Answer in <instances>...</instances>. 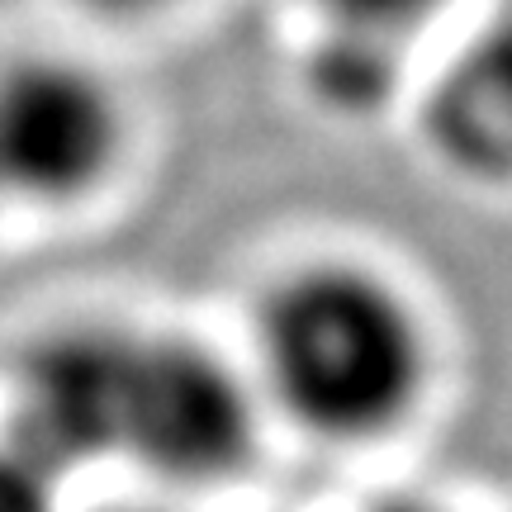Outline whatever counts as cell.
<instances>
[{
	"label": "cell",
	"instance_id": "cell-11",
	"mask_svg": "<svg viewBox=\"0 0 512 512\" xmlns=\"http://www.w3.org/2000/svg\"><path fill=\"white\" fill-rule=\"evenodd\" d=\"M5 204H10V200H5V185H0V209H5Z\"/></svg>",
	"mask_w": 512,
	"mask_h": 512
},
{
	"label": "cell",
	"instance_id": "cell-8",
	"mask_svg": "<svg viewBox=\"0 0 512 512\" xmlns=\"http://www.w3.org/2000/svg\"><path fill=\"white\" fill-rule=\"evenodd\" d=\"M62 479L0 427V512H57Z\"/></svg>",
	"mask_w": 512,
	"mask_h": 512
},
{
	"label": "cell",
	"instance_id": "cell-1",
	"mask_svg": "<svg viewBox=\"0 0 512 512\" xmlns=\"http://www.w3.org/2000/svg\"><path fill=\"white\" fill-rule=\"evenodd\" d=\"M256 389L299 437L361 451L408 432L437 380V332L418 294L366 256L313 252L252 304Z\"/></svg>",
	"mask_w": 512,
	"mask_h": 512
},
{
	"label": "cell",
	"instance_id": "cell-4",
	"mask_svg": "<svg viewBox=\"0 0 512 512\" xmlns=\"http://www.w3.org/2000/svg\"><path fill=\"white\" fill-rule=\"evenodd\" d=\"M138 332L114 318H62L38 328L10 361L0 427L62 484L124 465Z\"/></svg>",
	"mask_w": 512,
	"mask_h": 512
},
{
	"label": "cell",
	"instance_id": "cell-5",
	"mask_svg": "<svg viewBox=\"0 0 512 512\" xmlns=\"http://www.w3.org/2000/svg\"><path fill=\"white\" fill-rule=\"evenodd\" d=\"M422 138L456 181L512 190V0H494L437 72Z\"/></svg>",
	"mask_w": 512,
	"mask_h": 512
},
{
	"label": "cell",
	"instance_id": "cell-3",
	"mask_svg": "<svg viewBox=\"0 0 512 512\" xmlns=\"http://www.w3.org/2000/svg\"><path fill=\"white\" fill-rule=\"evenodd\" d=\"M133 110L100 62L67 48L0 57V185L10 204L72 214L128 162Z\"/></svg>",
	"mask_w": 512,
	"mask_h": 512
},
{
	"label": "cell",
	"instance_id": "cell-2",
	"mask_svg": "<svg viewBox=\"0 0 512 512\" xmlns=\"http://www.w3.org/2000/svg\"><path fill=\"white\" fill-rule=\"evenodd\" d=\"M271 408L247 361L200 332L143 328L128 389L124 465L166 489H228L261 456Z\"/></svg>",
	"mask_w": 512,
	"mask_h": 512
},
{
	"label": "cell",
	"instance_id": "cell-10",
	"mask_svg": "<svg viewBox=\"0 0 512 512\" xmlns=\"http://www.w3.org/2000/svg\"><path fill=\"white\" fill-rule=\"evenodd\" d=\"M366 512H446V508L427 494H389V498H380V503H370Z\"/></svg>",
	"mask_w": 512,
	"mask_h": 512
},
{
	"label": "cell",
	"instance_id": "cell-7",
	"mask_svg": "<svg viewBox=\"0 0 512 512\" xmlns=\"http://www.w3.org/2000/svg\"><path fill=\"white\" fill-rule=\"evenodd\" d=\"M304 34H351V38H375V43H394L408 48L418 43L451 0H290Z\"/></svg>",
	"mask_w": 512,
	"mask_h": 512
},
{
	"label": "cell",
	"instance_id": "cell-9",
	"mask_svg": "<svg viewBox=\"0 0 512 512\" xmlns=\"http://www.w3.org/2000/svg\"><path fill=\"white\" fill-rule=\"evenodd\" d=\"M76 5L100 19H110V24H152L162 15H176L190 0H76Z\"/></svg>",
	"mask_w": 512,
	"mask_h": 512
},
{
	"label": "cell",
	"instance_id": "cell-6",
	"mask_svg": "<svg viewBox=\"0 0 512 512\" xmlns=\"http://www.w3.org/2000/svg\"><path fill=\"white\" fill-rule=\"evenodd\" d=\"M408 67V48L351 34H309L299 53L304 95L342 124H361L389 110L408 86Z\"/></svg>",
	"mask_w": 512,
	"mask_h": 512
}]
</instances>
